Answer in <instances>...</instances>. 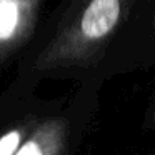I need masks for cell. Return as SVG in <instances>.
<instances>
[{"mask_svg":"<svg viewBox=\"0 0 155 155\" xmlns=\"http://www.w3.org/2000/svg\"><path fill=\"white\" fill-rule=\"evenodd\" d=\"M140 0H62L24 52L27 77L100 80L104 60Z\"/></svg>","mask_w":155,"mask_h":155,"instance_id":"1","label":"cell"},{"mask_svg":"<svg viewBox=\"0 0 155 155\" xmlns=\"http://www.w3.org/2000/svg\"><path fill=\"white\" fill-rule=\"evenodd\" d=\"M150 67H155V0H140L105 57L100 78Z\"/></svg>","mask_w":155,"mask_h":155,"instance_id":"2","label":"cell"},{"mask_svg":"<svg viewBox=\"0 0 155 155\" xmlns=\"http://www.w3.org/2000/svg\"><path fill=\"white\" fill-rule=\"evenodd\" d=\"M45 0H0V67L25 52L42 20Z\"/></svg>","mask_w":155,"mask_h":155,"instance_id":"3","label":"cell"},{"mask_svg":"<svg viewBox=\"0 0 155 155\" xmlns=\"http://www.w3.org/2000/svg\"><path fill=\"white\" fill-rule=\"evenodd\" d=\"M68 120L55 115L35 122L14 155H62L67 143Z\"/></svg>","mask_w":155,"mask_h":155,"instance_id":"4","label":"cell"},{"mask_svg":"<svg viewBox=\"0 0 155 155\" xmlns=\"http://www.w3.org/2000/svg\"><path fill=\"white\" fill-rule=\"evenodd\" d=\"M35 122H20L0 135V155H14Z\"/></svg>","mask_w":155,"mask_h":155,"instance_id":"5","label":"cell"},{"mask_svg":"<svg viewBox=\"0 0 155 155\" xmlns=\"http://www.w3.org/2000/svg\"><path fill=\"white\" fill-rule=\"evenodd\" d=\"M147 122H148V125L155 127V85H153V92H152L150 107H148V112H147Z\"/></svg>","mask_w":155,"mask_h":155,"instance_id":"6","label":"cell"}]
</instances>
